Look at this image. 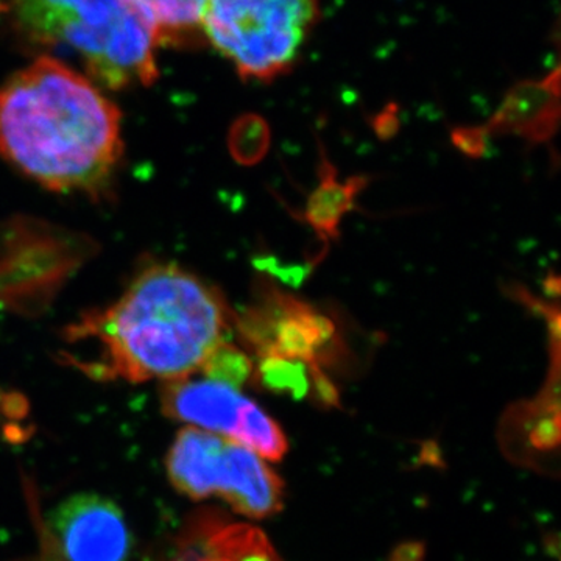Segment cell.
Wrapping results in <instances>:
<instances>
[{"label": "cell", "instance_id": "9", "mask_svg": "<svg viewBox=\"0 0 561 561\" xmlns=\"http://www.w3.org/2000/svg\"><path fill=\"white\" fill-rule=\"evenodd\" d=\"M559 73L542 81H526L508 92L500 110L482 130L515 135L534 144L548 142L559 127Z\"/></svg>", "mask_w": 561, "mask_h": 561}, {"label": "cell", "instance_id": "1", "mask_svg": "<svg viewBox=\"0 0 561 561\" xmlns=\"http://www.w3.org/2000/svg\"><path fill=\"white\" fill-rule=\"evenodd\" d=\"M216 287L175 264L147 265L108 308L62 332L66 364L98 381L169 382L202 370L231 332Z\"/></svg>", "mask_w": 561, "mask_h": 561}, {"label": "cell", "instance_id": "6", "mask_svg": "<svg viewBox=\"0 0 561 561\" xmlns=\"http://www.w3.org/2000/svg\"><path fill=\"white\" fill-rule=\"evenodd\" d=\"M50 529L65 561H127L131 534L124 513L99 494L81 493L50 513Z\"/></svg>", "mask_w": 561, "mask_h": 561}, {"label": "cell", "instance_id": "3", "mask_svg": "<svg viewBox=\"0 0 561 561\" xmlns=\"http://www.w3.org/2000/svg\"><path fill=\"white\" fill-rule=\"evenodd\" d=\"M27 46L68 58L92 83L121 91L158 79L153 28L133 0H5Z\"/></svg>", "mask_w": 561, "mask_h": 561}, {"label": "cell", "instance_id": "16", "mask_svg": "<svg viewBox=\"0 0 561 561\" xmlns=\"http://www.w3.org/2000/svg\"><path fill=\"white\" fill-rule=\"evenodd\" d=\"M230 147L236 161L254 165L264 160L271 149V128L256 114L241 117L231 131Z\"/></svg>", "mask_w": 561, "mask_h": 561}, {"label": "cell", "instance_id": "18", "mask_svg": "<svg viewBox=\"0 0 561 561\" xmlns=\"http://www.w3.org/2000/svg\"><path fill=\"white\" fill-rule=\"evenodd\" d=\"M424 549L419 542L402 545L390 557V561H423Z\"/></svg>", "mask_w": 561, "mask_h": 561}, {"label": "cell", "instance_id": "7", "mask_svg": "<svg viewBox=\"0 0 561 561\" xmlns=\"http://www.w3.org/2000/svg\"><path fill=\"white\" fill-rule=\"evenodd\" d=\"M249 398L241 390L214 379L190 378L164 382L162 412L169 419L201 427L210 434L234 437Z\"/></svg>", "mask_w": 561, "mask_h": 561}, {"label": "cell", "instance_id": "2", "mask_svg": "<svg viewBox=\"0 0 561 561\" xmlns=\"http://www.w3.org/2000/svg\"><path fill=\"white\" fill-rule=\"evenodd\" d=\"M122 153L119 108L65 62L39 57L0 88V157L46 190L102 197Z\"/></svg>", "mask_w": 561, "mask_h": 561}, {"label": "cell", "instance_id": "13", "mask_svg": "<svg viewBox=\"0 0 561 561\" xmlns=\"http://www.w3.org/2000/svg\"><path fill=\"white\" fill-rule=\"evenodd\" d=\"M251 379L261 389L276 394H287L291 400L301 401L311 397V370L300 360L280 356L257 357Z\"/></svg>", "mask_w": 561, "mask_h": 561}, {"label": "cell", "instance_id": "14", "mask_svg": "<svg viewBox=\"0 0 561 561\" xmlns=\"http://www.w3.org/2000/svg\"><path fill=\"white\" fill-rule=\"evenodd\" d=\"M232 442L272 461L283 459L287 451L286 435L279 424L253 401L247 402Z\"/></svg>", "mask_w": 561, "mask_h": 561}, {"label": "cell", "instance_id": "15", "mask_svg": "<svg viewBox=\"0 0 561 561\" xmlns=\"http://www.w3.org/2000/svg\"><path fill=\"white\" fill-rule=\"evenodd\" d=\"M201 371L205 378L241 389L253 378L254 364L247 351L224 342L213 351Z\"/></svg>", "mask_w": 561, "mask_h": 561}, {"label": "cell", "instance_id": "17", "mask_svg": "<svg viewBox=\"0 0 561 561\" xmlns=\"http://www.w3.org/2000/svg\"><path fill=\"white\" fill-rule=\"evenodd\" d=\"M486 140L489 136L482 127H461L453 131L454 146L470 158L485 157Z\"/></svg>", "mask_w": 561, "mask_h": 561}, {"label": "cell", "instance_id": "10", "mask_svg": "<svg viewBox=\"0 0 561 561\" xmlns=\"http://www.w3.org/2000/svg\"><path fill=\"white\" fill-rule=\"evenodd\" d=\"M370 176L354 175L339 180L337 169L320 150L319 186L306 203L301 219L327 243L341 238V225L346 214L356 208L357 197L370 184Z\"/></svg>", "mask_w": 561, "mask_h": 561}, {"label": "cell", "instance_id": "11", "mask_svg": "<svg viewBox=\"0 0 561 561\" xmlns=\"http://www.w3.org/2000/svg\"><path fill=\"white\" fill-rule=\"evenodd\" d=\"M153 28L154 41L164 47H201L205 44L203 16L208 0H133Z\"/></svg>", "mask_w": 561, "mask_h": 561}, {"label": "cell", "instance_id": "4", "mask_svg": "<svg viewBox=\"0 0 561 561\" xmlns=\"http://www.w3.org/2000/svg\"><path fill=\"white\" fill-rule=\"evenodd\" d=\"M320 0H208L203 35L245 81L272 83L300 60Z\"/></svg>", "mask_w": 561, "mask_h": 561}, {"label": "cell", "instance_id": "8", "mask_svg": "<svg viewBox=\"0 0 561 561\" xmlns=\"http://www.w3.org/2000/svg\"><path fill=\"white\" fill-rule=\"evenodd\" d=\"M283 482L257 454L228 438L216 496L236 512L265 518L283 505Z\"/></svg>", "mask_w": 561, "mask_h": 561}, {"label": "cell", "instance_id": "5", "mask_svg": "<svg viewBox=\"0 0 561 561\" xmlns=\"http://www.w3.org/2000/svg\"><path fill=\"white\" fill-rule=\"evenodd\" d=\"M232 323L243 345L257 357L300 360L311 371H327L348 362L350 348L337 320L268 279L254 287L253 305L232 317Z\"/></svg>", "mask_w": 561, "mask_h": 561}, {"label": "cell", "instance_id": "12", "mask_svg": "<svg viewBox=\"0 0 561 561\" xmlns=\"http://www.w3.org/2000/svg\"><path fill=\"white\" fill-rule=\"evenodd\" d=\"M238 526L201 513L180 535L169 561H238Z\"/></svg>", "mask_w": 561, "mask_h": 561}]
</instances>
